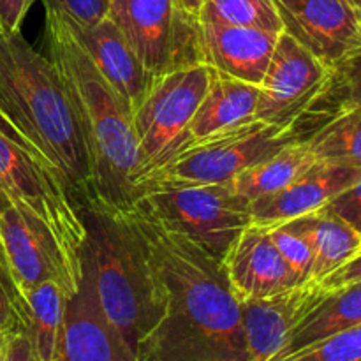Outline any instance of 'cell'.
<instances>
[{"mask_svg":"<svg viewBox=\"0 0 361 361\" xmlns=\"http://www.w3.org/2000/svg\"><path fill=\"white\" fill-rule=\"evenodd\" d=\"M73 28L106 81L126 101L130 113L136 111L155 76L143 66L120 25L108 16L94 27L76 28L73 25Z\"/></svg>","mask_w":361,"mask_h":361,"instance_id":"18","label":"cell"},{"mask_svg":"<svg viewBox=\"0 0 361 361\" xmlns=\"http://www.w3.org/2000/svg\"><path fill=\"white\" fill-rule=\"evenodd\" d=\"M293 127L249 120L173 148L145 180L229 183L240 171L295 140ZM140 182V183H141Z\"/></svg>","mask_w":361,"mask_h":361,"instance_id":"7","label":"cell"},{"mask_svg":"<svg viewBox=\"0 0 361 361\" xmlns=\"http://www.w3.org/2000/svg\"><path fill=\"white\" fill-rule=\"evenodd\" d=\"M109 2H111V13H113V11H115L116 7H118L120 4H122V0H109Z\"/></svg>","mask_w":361,"mask_h":361,"instance_id":"36","label":"cell"},{"mask_svg":"<svg viewBox=\"0 0 361 361\" xmlns=\"http://www.w3.org/2000/svg\"><path fill=\"white\" fill-rule=\"evenodd\" d=\"M317 282L307 281L288 291L240 302L247 342V361H271L282 355L303 316L323 296Z\"/></svg>","mask_w":361,"mask_h":361,"instance_id":"15","label":"cell"},{"mask_svg":"<svg viewBox=\"0 0 361 361\" xmlns=\"http://www.w3.org/2000/svg\"><path fill=\"white\" fill-rule=\"evenodd\" d=\"M109 16L152 76L204 63L200 20L176 0H122Z\"/></svg>","mask_w":361,"mask_h":361,"instance_id":"10","label":"cell"},{"mask_svg":"<svg viewBox=\"0 0 361 361\" xmlns=\"http://www.w3.org/2000/svg\"><path fill=\"white\" fill-rule=\"evenodd\" d=\"M271 361H361V324L328 335Z\"/></svg>","mask_w":361,"mask_h":361,"instance_id":"26","label":"cell"},{"mask_svg":"<svg viewBox=\"0 0 361 361\" xmlns=\"http://www.w3.org/2000/svg\"><path fill=\"white\" fill-rule=\"evenodd\" d=\"M200 30L203 62L217 73L252 85H259L263 80L282 34L207 20H200Z\"/></svg>","mask_w":361,"mask_h":361,"instance_id":"16","label":"cell"},{"mask_svg":"<svg viewBox=\"0 0 361 361\" xmlns=\"http://www.w3.org/2000/svg\"><path fill=\"white\" fill-rule=\"evenodd\" d=\"M6 334L0 328V361H4V353H6Z\"/></svg>","mask_w":361,"mask_h":361,"instance_id":"35","label":"cell"},{"mask_svg":"<svg viewBox=\"0 0 361 361\" xmlns=\"http://www.w3.org/2000/svg\"><path fill=\"white\" fill-rule=\"evenodd\" d=\"M42 4L76 28L94 27L111 14L109 0H42Z\"/></svg>","mask_w":361,"mask_h":361,"instance_id":"29","label":"cell"},{"mask_svg":"<svg viewBox=\"0 0 361 361\" xmlns=\"http://www.w3.org/2000/svg\"><path fill=\"white\" fill-rule=\"evenodd\" d=\"M268 235H270L271 242L279 249L281 256L284 257L286 263L303 279V281H310V274H312V247H310L309 240L303 236L289 222H281L275 226H267Z\"/></svg>","mask_w":361,"mask_h":361,"instance_id":"28","label":"cell"},{"mask_svg":"<svg viewBox=\"0 0 361 361\" xmlns=\"http://www.w3.org/2000/svg\"><path fill=\"white\" fill-rule=\"evenodd\" d=\"M284 32L330 67L361 48V9L348 0H274Z\"/></svg>","mask_w":361,"mask_h":361,"instance_id":"12","label":"cell"},{"mask_svg":"<svg viewBox=\"0 0 361 361\" xmlns=\"http://www.w3.org/2000/svg\"><path fill=\"white\" fill-rule=\"evenodd\" d=\"M83 275L63 310L62 330L53 361H137L120 331L102 310L90 264L80 254Z\"/></svg>","mask_w":361,"mask_h":361,"instance_id":"13","label":"cell"},{"mask_svg":"<svg viewBox=\"0 0 361 361\" xmlns=\"http://www.w3.org/2000/svg\"><path fill=\"white\" fill-rule=\"evenodd\" d=\"M0 328L7 335L28 331V305L11 271L0 243Z\"/></svg>","mask_w":361,"mask_h":361,"instance_id":"27","label":"cell"},{"mask_svg":"<svg viewBox=\"0 0 361 361\" xmlns=\"http://www.w3.org/2000/svg\"><path fill=\"white\" fill-rule=\"evenodd\" d=\"M28 305V338L39 361H53L67 296L55 282H42L25 295Z\"/></svg>","mask_w":361,"mask_h":361,"instance_id":"24","label":"cell"},{"mask_svg":"<svg viewBox=\"0 0 361 361\" xmlns=\"http://www.w3.org/2000/svg\"><path fill=\"white\" fill-rule=\"evenodd\" d=\"M221 264L240 302L277 295L307 282L286 263L267 226L254 222L236 236Z\"/></svg>","mask_w":361,"mask_h":361,"instance_id":"14","label":"cell"},{"mask_svg":"<svg viewBox=\"0 0 361 361\" xmlns=\"http://www.w3.org/2000/svg\"><path fill=\"white\" fill-rule=\"evenodd\" d=\"M288 222L303 233L312 247L314 261L310 281L317 284L361 250L360 233L328 207Z\"/></svg>","mask_w":361,"mask_h":361,"instance_id":"20","label":"cell"},{"mask_svg":"<svg viewBox=\"0 0 361 361\" xmlns=\"http://www.w3.org/2000/svg\"><path fill=\"white\" fill-rule=\"evenodd\" d=\"M259 87L214 71L208 90L187 126L182 141L200 140L254 120ZM178 143V145H180ZM176 145V147H178Z\"/></svg>","mask_w":361,"mask_h":361,"instance_id":"19","label":"cell"},{"mask_svg":"<svg viewBox=\"0 0 361 361\" xmlns=\"http://www.w3.org/2000/svg\"><path fill=\"white\" fill-rule=\"evenodd\" d=\"M361 324V281L324 291L316 305L300 319L282 355L314 344L337 331ZM279 355V356H282Z\"/></svg>","mask_w":361,"mask_h":361,"instance_id":"22","label":"cell"},{"mask_svg":"<svg viewBox=\"0 0 361 361\" xmlns=\"http://www.w3.org/2000/svg\"><path fill=\"white\" fill-rule=\"evenodd\" d=\"M348 2H351L353 6H356L358 9H361V0H348Z\"/></svg>","mask_w":361,"mask_h":361,"instance_id":"37","label":"cell"},{"mask_svg":"<svg viewBox=\"0 0 361 361\" xmlns=\"http://www.w3.org/2000/svg\"><path fill=\"white\" fill-rule=\"evenodd\" d=\"M361 178V169L316 162L314 168L279 192L250 201V221L275 226L326 207Z\"/></svg>","mask_w":361,"mask_h":361,"instance_id":"17","label":"cell"},{"mask_svg":"<svg viewBox=\"0 0 361 361\" xmlns=\"http://www.w3.org/2000/svg\"><path fill=\"white\" fill-rule=\"evenodd\" d=\"M35 2L37 0H0V27L7 32H20Z\"/></svg>","mask_w":361,"mask_h":361,"instance_id":"32","label":"cell"},{"mask_svg":"<svg viewBox=\"0 0 361 361\" xmlns=\"http://www.w3.org/2000/svg\"><path fill=\"white\" fill-rule=\"evenodd\" d=\"M317 159L314 157L309 143L295 137L274 154L240 171L228 185L247 201L259 200L291 185L314 168Z\"/></svg>","mask_w":361,"mask_h":361,"instance_id":"21","label":"cell"},{"mask_svg":"<svg viewBox=\"0 0 361 361\" xmlns=\"http://www.w3.org/2000/svg\"><path fill=\"white\" fill-rule=\"evenodd\" d=\"M0 115L51 162L78 203L94 197L83 130L66 83L49 56L20 32L0 27Z\"/></svg>","mask_w":361,"mask_h":361,"instance_id":"2","label":"cell"},{"mask_svg":"<svg viewBox=\"0 0 361 361\" xmlns=\"http://www.w3.org/2000/svg\"><path fill=\"white\" fill-rule=\"evenodd\" d=\"M200 20L238 27L284 32L274 0H208L197 14Z\"/></svg>","mask_w":361,"mask_h":361,"instance_id":"25","label":"cell"},{"mask_svg":"<svg viewBox=\"0 0 361 361\" xmlns=\"http://www.w3.org/2000/svg\"><path fill=\"white\" fill-rule=\"evenodd\" d=\"M130 208L183 236L217 261L250 224V201L228 183L145 180Z\"/></svg>","mask_w":361,"mask_h":361,"instance_id":"5","label":"cell"},{"mask_svg":"<svg viewBox=\"0 0 361 361\" xmlns=\"http://www.w3.org/2000/svg\"><path fill=\"white\" fill-rule=\"evenodd\" d=\"M176 2H178V6L182 7L183 11H187V13L192 14V16H197L208 0H176Z\"/></svg>","mask_w":361,"mask_h":361,"instance_id":"34","label":"cell"},{"mask_svg":"<svg viewBox=\"0 0 361 361\" xmlns=\"http://www.w3.org/2000/svg\"><path fill=\"white\" fill-rule=\"evenodd\" d=\"M212 76L214 69L208 63H194L155 78L133 113L141 157L140 182L182 141Z\"/></svg>","mask_w":361,"mask_h":361,"instance_id":"8","label":"cell"},{"mask_svg":"<svg viewBox=\"0 0 361 361\" xmlns=\"http://www.w3.org/2000/svg\"><path fill=\"white\" fill-rule=\"evenodd\" d=\"M147 242L166 312L137 349V361H247L240 300L221 261L127 207Z\"/></svg>","mask_w":361,"mask_h":361,"instance_id":"1","label":"cell"},{"mask_svg":"<svg viewBox=\"0 0 361 361\" xmlns=\"http://www.w3.org/2000/svg\"><path fill=\"white\" fill-rule=\"evenodd\" d=\"M305 141L317 162L361 169V109L337 108Z\"/></svg>","mask_w":361,"mask_h":361,"instance_id":"23","label":"cell"},{"mask_svg":"<svg viewBox=\"0 0 361 361\" xmlns=\"http://www.w3.org/2000/svg\"><path fill=\"white\" fill-rule=\"evenodd\" d=\"M81 256L90 264L102 310L136 353L166 312V296L147 242L127 208L99 200L80 203Z\"/></svg>","mask_w":361,"mask_h":361,"instance_id":"4","label":"cell"},{"mask_svg":"<svg viewBox=\"0 0 361 361\" xmlns=\"http://www.w3.org/2000/svg\"><path fill=\"white\" fill-rule=\"evenodd\" d=\"M0 192L37 215L80 256L85 224L80 203L59 169L30 147L0 115Z\"/></svg>","mask_w":361,"mask_h":361,"instance_id":"6","label":"cell"},{"mask_svg":"<svg viewBox=\"0 0 361 361\" xmlns=\"http://www.w3.org/2000/svg\"><path fill=\"white\" fill-rule=\"evenodd\" d=\"M361 235V178L326 204Z\"/></svg>","mask_w":361,"mask_h":361,"instance_id":"31","label":"cell"},{"mask_svg":"<svg viewBox=\"0 0 361 361\" xmlns=\"http://www.w3.org/2000/svg\"><path fill=\"white\" fill-rule=\"evenodd\" d=\"M334 81V67L321 62L288 32L279 35L259 87L254 120L293 127L324 99Z\"/></svg>","mask_w":361,"mask_h":361,"instance_id":"11","label":"cell"},{"mask_svg":"<svg viewBox=\"0 0 361 361\" xmlns=\"http://www.w3.org/2000/svg\"><path fill=\"white\" fill-rule=\"evenodd\" d=\"M46 11V46L66 83L83 130L94 175V197L113 208L130 207L141 175L133 113L81 44L73 25Z\"/></svg>","mask_w":361,"mask_h":361,"instance_id":"3","label":"cell"},{"mask_svg":"<svg viewBox=\"0 0 361 361\" xmlns=\"http://www.w3.org/2000/svg\"><path fill=\"white\" fill-rule=\"evenodd\" d=\"M330 90L341 95L337 108L361 109V48L335 67Z\"/></svg>","mask_w":361,"mask_h":361,"instance_id":"30","label":"cell"},{"mask_svg":"<svg viewBox=\"0 0 361 361\" xmlns=\"http://www.w3.org/2000/svg\"><path fill=\"white\" fill-rule=\"evenodd\" d=\"M0 243L21 295L42 282H55L66 296L78 291L83 275L81 257L28 208L0 192Z\"/></svg>","mask_w":361,"mask_h":361,"instance_id":"9","label":"cell"},{"mask_svg":"<svg viewBox=\"0 0 361 361\" xmlns=\"http://www.w3.org/2000/svg\"><path fill=\"white\" fill-rule=\"evenodd\" d=\"M4 361H39L28 334L20 331V334L7 335Z\"/></svg>","mask_w":361,"mask_h":361,"instance_id":"33","label":"cell"}]
</instances>
